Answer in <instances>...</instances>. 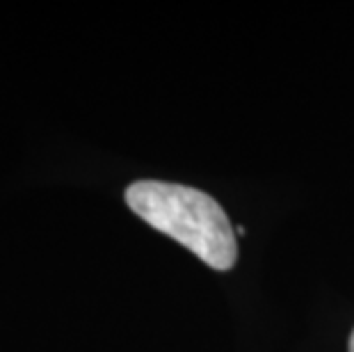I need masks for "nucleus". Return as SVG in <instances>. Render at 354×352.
Returning <instances> with one entry per match:
<instances>
[{"instance_id":"f257e3e1","label":"nucleus","mask_w":354,"mask_h":352,"mask_svg":"<svg viewBox=\"0 0 354 352\" xmlns=\"http://www.w3.org/2000/svg\"><path fill=\"white\" fill-rule=\"evenodd\" d=\"M126 204L160 234L174 238L215 270H231L238 259L236 231L210 194L178 183L138 181Z\"/></svg>"},{"instance_id":"f03ea898","label":"nucleus","mask_w":354,"mask_h":352,"mask_svg":"<svg viewBox=\"0 0 354 352\" xmlns=\"http://www.w3.org/2000/svg\"><path fill=\"white\" fill-rule=\"evenodd\" d=\"M350 352H354V332H352V336H350Z\"/></svg>"}]
</instances>
